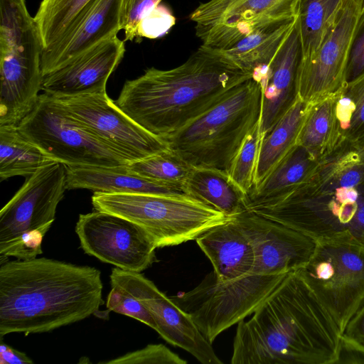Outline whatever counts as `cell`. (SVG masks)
Instances as JSON below:
<instances>
[{"mask_svg":"<svg viewBox=\"0 0 364 364\" xmlns=\"http://www.w3.org/2000/svg\"><path fill=\"white\" fill-rule=\"evenodd\" d=\"M237 323L232 364H334L341 333L298 271Z\"/></svg>","mask_w":364,"mask_h":364,"instance_id":"obj_1","label":"cell"},{"mask_svg":"<svg viewBox=\"0 0 364 364\" xmlns=\"http://www.w3.org/2000/svg\"><path fill=\"white\" fill-rule=\"evenodd\" d=\"M99 269L46 257L0 265V336L39 333L99 311L104 303Z\"/></svg>","mask_w":364,"mask_h":364,"instance_id":"obj_2","label":"cell"},{"mask_svg":"<svg viewBox=\"0 0 364 364\" xmlns=\"http://www.w3.org/2000/svg\"><path fill=\"white\" fill-rule=\"evenodd\" d=\"M252 77L223 53L201 46L178 67L151 68L127 80L115 103L144 129L164 139Z\"/></svg>","mask_w":364,"mask_h":364,"instance_id":"obj_3","label":"cell"},{"mask_svg":"<svg viewBox=\"0 0 364 364\" xmlns=\"http://www.w3.org/2000/svg\"><path fill=\"white\" fill-rule=\"evenodd\" d=\"M249 210L316 241L364 247V148L342 141L305 182Z\"/></svg>","mask_w":364,"mask_h":364,"instance_id":"obj_4","label":"cell"},{"mask_svg":"<svg viewBox=\"0 0 364 364\" xmlns=\"http://www.w3.org/2000/svg\"><path fill=\"white\" fill-rule=\"evenodd\" d=\"M261 112L262 85L260 79L252 75L163 139L191 167L228 173L247 136L259 122Z\"/></svg>","mask_w":364,"mask_h":364,"instance_id":"obj_5","label":"cell"},{"mask_svg":"<svg viewBox=\"0 0 364 364\" xmlns=\"http://www.w3.org/2000/svg\"><path fill=\"white\" fill-rule=\"evenodd\" d=\"M94 210L114 214L139 226L156 248L196 240L230 218L188 195L94 192Z\"/></svg>","mask_w":364,"mask_h":364,"instance_id":"obj_6","label":"cell"},{"mask_svg":"<svg viewBox=\"0 0 364 364\" xmlns=\"http://www.w3.org/2000/svg\"><path fill=\"white\" fill-rule=\"evenodd\" d=\"M287 274L250 273L221 282L213 271L193 289L170 299L213 344L223 331L253 314Z\"/></svg>","mask_w":364,"mask_h":364,"instance_id":"obj_7","label":"cell"},{"mask_svg":"<svg viewBox=\"0 0 364 364\" xmlns=\"http://www.w3.org/2000/svg\"><path fill=\"white\" fill-rule=\"evenodd\" d=\"M297 271L342 335L348 321L364 305V247L316 241L311 257Z\"/></svg>","mask_w":364,"mask_h":364,"instance_id":"obj_8","label":"cell"},{"mask_svg":"<svg viewBox=\"0 0 364 364\" xmlns=\"http://www.w3.org/2000/svg\"><path fill=\"white\" fill-rule=\"evenodd\" d=\"M21 134L57 162L114 166L131 163L85 129L46 94L18 124Z\"/></svg>","mask_w":364,"mask_h":364,"instance_id":"obj_9","label":"cell"},{"mask_svg":"<svg viewBox=\"0 0 364 364\" xmlns=\"http://www.w3.org/2000/svg\"><path fill=\"white\" fill-rule=\"evenodd\" d=\"M53 98L85 129L130 162L169 149L163 139L129 117L106 92Z\"/></svg>","mask_w":364,"mask_h":364,"instance_id":"obj_10","label":"cell"},{"mask_svg":"<svg viewBox=\"0 0 364 364\" xmlns=\"http://www.w3.org/2000/svg\"><path fill=\"white\" fill-rule=\"evenodd\" d=\"M75 232L85 253L121 269L141 273L156 261L149 235L122 217L96 210L80 214Z\"/></svg>","mask_w":364,"mask_h":364,"instance_id":"obj_11","label":"cell"},{"mask_svg":"<svg viewBox=\"0 0 364 364\" xmlns=\"http://www.w3.org/2000/svg\"><path fill=\"white\" fill-rule=\"evenodd\" d=\"M296 16L236 24L196 26L202 46L220 52L242 69L261 76L292 29Z\"/></svg>","mask_w":364,"mask_h":364,"instance_id":"obj_12","label":"cell"},{"mask_svg":"<svg viewBox=\"0 0 364 364\" xmlns=\"http://www.w3.org/2000/svg\"><path fill=\"white\" fill-rule=\"evenodd\" d=\"M110 283L145 306L157 325V332L168 343L185 350L203 364L223 363L191 317L143 274L114 267Z\"/></svg>","mask_w":364,"mask_h":364,"instance_id":"obj_13","label":"cell"},{"mask_svg":"<svg viewBox=\"0 0 364 364\" xmlns=\"http://www.w3.org/2000/svg\"><path fill=\"white\" fill-rule=\"evenodd\" d=\"M66 189L63 164L53 162L30 176L0 211V245L53 224Z\"/></svg>","mask_w":364,"mask_h":364,"instance_id":"obj_14","label":"cell"},{"mask_svg":"<svg viewBox=\"0 0 364 364\" xmlns=\"http://www.w3.org/2000/svg\"><path fill=\"white\" fill-rule=\"evenodd\" d=\"M364 0H346L336 23L299 70V95L309 104L334 93L344 84L353 38Z\"/></svg>","mask_w":364,"mask_h":364,"instance_id":"obj_15","label":"cell"},{"mask_svg":"<svg viewBox=\"0 0 364 364\" xmlns=\"http://www.w3.org/2000/svg\"><path fill=\"white\" fill-rule=\"evenodd\" d=\"M255 250L252 273L288 274L303 267L311 257L316 240L251 210L237 215Z\"/></svg>","mask_w":364,"mask_h":364,"instance_id":"obj_16","label":"cell"},{"mask_svg":"<svg viewBox=\"0 0 364 364\" xmlns=\"http://www.w3.org/2000/svg\"><path fill=\"white\" fill-rule=\"evenodd\" d=\"M124 42L117 36L108 38L43 75V93L58 98L106 92L109 76L124 55Z\"/></svg>","mask_w":364,"mask_h":364,"instance_id":"obj_17","label":"cell"},{"mask_svg":"<svg viewBox=\"0 0 364 364\" xmlns=\"http://www.w3.org/2000/svg\"><path fill=\"white\" fill-rule=\"evenodd\" d=\"M124 0H93L65 35L43 50V76L122 30Z\"/></svg>","mask_w":364,"mask_h":364,"instance_id":"obj_18","label":"cell"},{"mask_svg":"<svg viewBox=\"0 0 364 364\" xmlns=\"http://www.w3.org/2000/svg\"><path fill=\"white\" fill-rule=\"evenodd\" d=\"M302 57L301 38L296 19L292 29L264 74L258 77L262 85L259 120L262 137L299 99V79Z\"/></svg>","mask_w":364,"mask_h":364,"instance_id":"obj_19","label":"cell"},{"mask_svg":"<svg viewBox=\"0 0 364 364\" xmlns=\"http://www.w3.org/2000/svg\"><path fill=\"white\" fill-rule=\"evenodd\" d=\"M196 240L218 280L230 281L251 273L255 250L237 215L210 228Z\"/></svg>","mask_w":364,"mask_h":364,"instance_id":"obj_20","label":"cell"},{"mask_svg":"<svg viewBox=\"0 0 364 364\" xmlns=\"http://www.w3.org/2000/svg\"><path fill=\"white\" fill-rule=\"evenodd\" d=\"M65 166L67 190L85 188L105 193L187 195L183 186L146 178L132 171L128 164Z\"/></svg>","mask_w":364,"mask_h":364,"instance_id":"obj_21","label":"cell"},{"mask_svg":"<svg viewBox=\"0 0 364 364\" xmlns=\"http://www.w3.org/2000/svg\"><path fill=\"white\" fill-rule=\"evenodd\" d=\"M299 0H209L190 18L197 26L236 24L268 18L296 16Z\"/></svg>","mask_w":364,"mask_h":364,"instance_id":"obj_22","label":"cell"},{"mask_svg":"<svg viewBox=\"0 0 364 364\" xmlns=\"http://www.w3.org/2000/svg\"><path fill=\"white\" fill-rule=\"evenodd\" d=\"M320 160L297 144L247 196V210L274 201L305 182Z\"/></svg>","mask_w":364,"mask_h":364,"instance_id":"obj_23","label":"cell"},{"mask_svg":"<svg viewBox=\"0 0 364 364\" xmlns=\"http://www.w3.org/2000/svg\"><path fill=\"white\" fill-rule=\"evenodd\" d=\"M184 188L193 197L228 217L247 210V196L232 181L228 173L205 168H193Z\"/></svg>","mask_w":364,"mask_h":364,"instance_id":"obj_24","label":"cell"},{"mask_svg":"<svg viewBox=\"0 0 364 364\" xmlns=\"http://www.w3.org/2000/svg\"><path fill=\"white\" fill-rule=\"evenodd\" d=\"M309 104L300 98L262 138L255 186L259 185L296 145Z\"/></svg>","mask_w":364,"mask_h":364,"instance_id":"obj_25","label":"cell"},{"mask_svg":"<svg viewBox=\"0 0 364 364\" xmlns=\"http://www.w3.org/2000/svg\"><path fill=\"white\" fill-rule=\"evenodd\" d=\"M338 144L335 94L332 93L309 104L297 144L321 161Z\"/></svg>","mask_w":364,"mask_h":364,"instance_id":"obj_26","label":"cell"},{"mask_svg":"<svg viewBox=\"0 0 364 364\" xmlns=\"http://www.w3.org/2000/svg\"><path fill=\"white\" fill-rule=\"evenodd\" d=\"M55 161L26 139L17 125H0L1 181L16 176L26 178Z\"/></svg>","mask_w":364,"mask_h":364,"instance_id":"obj_27","label":"cell"},{"mask_svg":"<svg viewBox=\"0 0 364 364\" xmlns=\"http://www.w3.org/2000/svg\"><path fill=\"white\" fill-rule=\"evenodd\" d=\"M346 0H299L296 22L302 60L312 57L334 26Z\"/></svg>","mask_w":364,"mask_h":364,"instance_id":"obj_28","label":"cell"},{"mask_svg":"<svg viewBox=\"0 0 364 364\" xmlns=\"http://www.w3.org/2000/svg\"><path fill=\"white\" fill-rule=\"evenodd\" d=\"M93 0H41L34 20L43 50L58 42Z\"/></svg>","mask_w":364,"mask_h":364,"instance_id":"obj_29","label":"cell"},{"mask_svg":"<svg viewBox=\"0 0 364 364\" xmlns=\"http://www.w3.org/2000/svg\"><path fill=\"white\" fill-rule=\"evenodd\" d=\"M334 94L339 144L355 142L364 133V75Z\"/></svg>","mask_w":364,"mask_h":364,"instance_id":"obj_30","label":"cell"},{"mask_svg":"<svg viewBox=\"0 0 364 364\" xmlns=\"http://www.w3.org/2000/svg\"><path fill=\"white\" fill-rule=\"evenodd\" d=\"M128 166L139 175L154 181L183 186L193 169L170 149L132 161Z\"/></svg>","mask_w":364,"mask_h":364,"instance_id":"obj_31","label":"cell"},{"mask_svg":"<svg viewBox=\"0 0 364 364\" xmlns=\"http://www.w3.org/2000/svg\"><path fill=\"white\" fill-rule=\"evenodd\" d=\"M262 138L259 122L247 136L228 173L232 181L246 196L255 186V170Z\"/></svg>","mask_w":364,"mask_h":364,"instance_id":"obj_32","label":"cell"},{"mask_svg":"<svg viewBox=\"0 0 364 364\" xmlns=\"http://www.w3.org/2000/svg\"><path fill=\"white\" fill-rule=\"evenodd\" d=\"M105 364H186L187 361L163 344H149L107 361Z\"/></svg>","mask_w":364,"mask_h":364,"instance_id":"obj_33","label":"cell"},{"mask_svg":"<svg viewBox=\"0 0 364 364\" xmlns=\"http://www.w3.org/2000/svg\"><path fill=\"white\" fill-rule=\"evenodd\" d=\"M107 308L117 314L129 316L149 326L156 331L157 325L145 306L128 292L116 287H112L107 295Z\"/></svg>","mask_w":364,"mask_h":364,"instance_id":"obj_34","label":"cell"},{"mask_svg":"<svg viewBox=\"0 0 364 364\" xmlns=\"http://www.w3.org/2000/svg\"><path fill=\"white\" fill-rule=\"evenodd\" d=\"M52 224L26 232L14 240L0 245V255L15 257L18 259H31L42 254L41 244Z\"/></svg>","mask_w":364,"mask_h":364,"instance_id":"obj_35","label":"cell"},{"mask_svg":"<svg viewBox=\"0 0 364 364\" xmlns=\"http://www.w3.org/2000/svg\"><path fill=\"white\" fill-rule=\"evenodd\" d=\"M162 0H124L122 30L124 41H138V30L142 20L155 9Z\"/></svg>","mask_w":364,"mask_h":364,"instance_id":"obj_36","label":"cell"},{"mask_svg":"<svg viewBox=\"0 0 364 364\" xmlns=\"http://www.w3.org/2000/svg\"><path fill=\"white\" fill-rule=\"evenodd\" d=\"M364 75V4L363 5L344 76V85L350 83Z\"/></svg>","mask_w":364,"mask_h":364,"instance_id":"obj_37","label":"cell"},{"mask_svg":"<svg viewBox=\"0 0 364 364\" xmlns=\"http://www.w3.org/2000/svg\"><path fill=\"white\" fill-rule=\"evenodd\" d=\"M175 24V17L164 6H158L141 22L138 40L142 37L156 38L164 35Z\"/></svg>","mask_w":364,"mask_h":364,"instance_id":"obj_38","label":"cell"},{"mask_svg":"<svg viewBox=\"0 0 364 364\" xmlns=\"http://www.w3.org/2000/svg\"><path fill=\"white\" fill-rule=\"evenodd\" d=\"M334 364H364V349L341 336Z\"/></svg>","mask_w":364,"mask_h":364,"instance_id":"obj_39","label":"cell"},{"mask_svg":"<svg viewBox=\"0 0 364 364\" xmlns=\"http://www.w3.org/2000/svg\"><path fill=\"white\" fill-rule=\"evenodd\" d=\"M341 336L364 349V305L348 321Z\"/></svg>","mask_w":364,"mask_h":364,"instance_id":"obj_40","label":"cell"},{"mask_svg":"<svg viewBox=\"0 0 364 364\" xmlns=\"http://www.w3.org/2000/svg\"><path fill=\"white\" fill-rule=\"evenodd\" d=\"M1 364H33V361L24 353L20 352L4 343L0 345Z\"/></svg>","mask_w":364,"mask_h":364,"instance_id":"obj_41","label":"cell"},{"mask_svg":"<svg viewBox=\"0 0 364 364\" xmlns=\"http://www.w3.org/2000/svg\"><path fill=\"white\" fill-rule=\"evenodd\" d=\"M353 143L362 148H364V133Z\"/></svg>","mask_w":364,"mask_h":364,"instance_id":"obj_42","label":"cell"}]
</instances>
